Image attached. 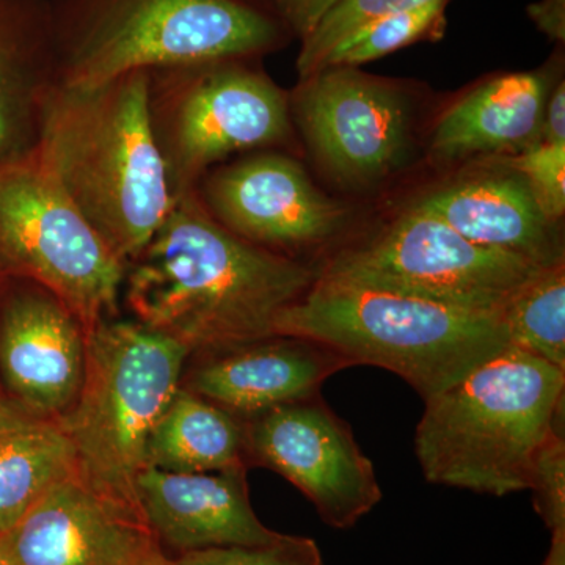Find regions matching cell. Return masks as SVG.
<instances>
[{"label":"cell","mask_w":565,"mask_h":565,"mask_svg":"<svg viewBox=\"0 0 565 565\" xmlns=\"http://www.w3.org/2000/svg\"><path fill=\"white\" fill-rule=\"evenodd\" d=\"M318 270L223 228L196 191L173 195L150 243L126 266L134 319L204 355L275 334Z\"/></svg>","instance_id":"cell-1"},{"label":"cell","mask_w":565,"mask_h":565,"mask_svg":"<svg viewBox=\"0 0 565 565\" xmlns=\"http://www.w3.org/2000/svg\"><path fill=\"white\" fill-rule=\"evenodd\" d=\"M148 71L51 93L36 161L121 262L150 243L173 203L147 110Z\"/></svg>","instance_id":"cell-2"},{"label":"cell","mask_w":565,"mask_h":565,"mask_svg":"<svg viewBox=\"0 0 565 565\" xmlns=\"http://www.w3.org/2000/svg\"><path fill=\"white\" fill-rule=\"evenodd\" d=\"M565 371L508 348L424 401L415 451L430 484L525 492L539 449L564 419Z\"/></svg>","instance_id":"cell-3"},{"label":"cell","mask_w":565,"mask_h":565,"mask_svg":"<svg viewBox=\"0 0 565 565\" xmlns=\"http://www.w3.org/2000/svg\"><path fill=\"white\" fill-rule=\"evenodd\" d=\"M275 334L310 338L353 364L384 367L423 401L511 348L503 313L470 310L316 275L275 322Z\"/></svg>","instance_id":"cell-4"},{"label":"cell","mask_w":565,"mask_h":565,"mask_svg":"<svg viewBox=\"0 0 565 565\" xmlns=\"http://www.w3.org/2000/svg\"><path fill=\"white\" fill-rule=\"evenodd\" d=\"M58 84H102L131 71L258 58L288 28L262 0H51Z\"/></svg>","instance_id":"cell-5"},{"label":"cell","mask_w":565,"mask_h":565,"mask_svg":"<svg viewBox=\"0 0 565 565\" xmlns=\"http://www.w3.org/2000/svg\"><path fill=\"white\" fill-rule=\"evenodd\" d=\"M189 355L180 341L136 319L99 322L87 333L79 396L57 419L73 446L74 475L140 516L137 479L147 468L148 440Z\"/></svg>","instance_id":"cell-6"},{"label":"cell","mask_w":565,"mask_h":565,"mask_svg":"<svg viewBox=\"0 0 565 565\" xmlns=\"http://www.w3.org/2000/svg\"><path fill=\"white\" fill-rule=\"evenodd\" d=\"M253 58H218L148 70L147 110L173 195L196 191L233 152L291 136V107Z\"/></svg>","instance_id":"cell-7"},{"label":"cell","mask_w":565,"mask_h":565,"mask_svg":"<svg viewBox=\"0 0 565 565\" xmlns=\"http://www.w3.org/2000/svg\"><path fill=\"white\" fill-rule=\"evenodd\" d=\"M0 275L54 294L88 333L117 318L126 263L32 154L0 166Z\"/></svg>","instance_id":"cell-8"},{"label":"cell","mask_w":565,"mask_h":565,"mask_svg":"<svg viewBox=\"0 0 565 565\" xmlns=\"http://www.w3.org/2000/svg\"><path fill=\"white\" fill-rule=\"evenodd\" d=\"M544 266L465 239L412 206L381 234L333 256L318 274L470 310L503 313Z\"/></svg>","instance_id":"cell-9"},{"label":"cell","mask_w":565,"mask_h":565,"mask_svg":"<svg viewBox=\"0 0 565 565\" xmlns=\"http://www.w3.org/2000/svg\"><path fill=\"white\" fill-rule=\"evenodd\" d=\"M243 423L244 455L296 486L326 525L349 530L381 503L373 462L321 394Z\"/></svg>","instance_id":"cell-10"},{"label":"cell","mask_w":565,"mask_h":565,"mask_svg":"<svg viewBox=\"0 0 565 565\" xmlns=\"http://www.w3.org/2000/svg\"><path fill=\"white\" fill-rule=\"evenodd\" d=\"M294 111L316 158L337 180L370 184L399 169L411 141L403 96L353 66L303 79Z\"/></svg>","instance_id":"cell-11"},{"label":"cell","mask_w":565,"mask_h":565,"mask_svg":"<svg viewBox=\"0 0 565 565\" xmlns=\"http://www.w3.org/2000/svg\"><path fill=\"white\" fill-rule=\"evenodd\" d=\"M196 193L223 228L281 255L330 239L345 217L344 207L319 192L299 162L277 152L214 167Z\"/></svg>","instance_id":"cell-12"},{"label":"cell","mask_w":565,"mask_h":565,"mask_svg":"<svg viewBox=\"0 0 565 565\" xmlns=\"http://www.w3.org/2000/svg\"><path fill=\"white\" fill-rule=\"evenodd\" d=\"M0 302V375L25 414L61 419L85 374L87 332L79 319L31 281L7 278Z\"/></svg>","instance_id":"cell-13"},{"label":"cell","mask_w":565,"mask_h":565,"mask_svg":"<svg viewBox=\"0 0 565 565\" xmlns=\"http://www.w3.org/2000/svg\"><path fill=\"white\" fill-rule=\"evenodd\" d=\"M3 539L18 565H143L163 556L140 515L76 475L55 482Z\"/></svg>","instance_id":"cell-14"},{"label":"cell","mask_w":565,"mask_h":565,"mask_svg":"<svg viewBox=\"0 0 565 565\" xmlns=\"http://www.w3.org/2000/svg\"><path fill=\"white\" fill-rule=\"evenodd\" d=\"M137 501L159 545L178 555L267 545L281 537L253 511L244 465L210 473H170L147 467L137 479Z\"/></svg>","instance_id":"cell-15"},{"label":"cell","mask_w":565,"mask_h":565,"mask_svg":"<svg viewBox=\"0 0 565 565\" xmlns=\"http://www.w3.org/2000/svg\"><path fill=\"white\" fill-rule=\"evenodd\" d=\"M352 366L330 345L310 338L273 334L210 353L185 388L239 419L321 394L327 379Z\"/></svg>","instance_id":"cell-16"},{"label":"cell","mask_w":565,"mask_h":565,"mask_svg":"<svg viewBox=\"0 0 565 565\" xmlns=\"http://www.w3.org/2000/svg\"><path fill=\"white\" fill-rule=\"evenodd\" d=\"M412 206L471 243L514 253L539 266L564 263L556 223L542 214L525 178L508 167L440 185Z\"/></svg>","instance_id":"cell-17"},{"label":"cell","mask_w":565,"mask_h":565,"mask_svg":"<svg viewBox=\"0 0 565 565\" xmlns=\"http://www.w3.org/2000/svg\"><path fill=\"white\" fill-rule=\"evenodd\" d=\"M57 85L51 0H0V166L33 154Z\"/></svg>","instance_id":"cell-18"},{"label":"cell","mask_w":565,"mask_h":565,"mask_svg":"<svg viewBox=\"0 0 565 565\" xmlns=\"http://www.w3.org/2000/svg\"><path fill=\"white\" fill-rule=\"evenodd\" d=\"M546 98L548 81L544 74L494 77L441 115L430 139V152L441 161L519 154L542 140Z\"/></svg>","instance_id":"cell-19"},{"label":"cell","mask_w":565,"mask_h":565,"mask_svg":"<svg viewBox=\"0 0 565 565\" xmlns=\"http://www.w3.org/2000/svg\"><path fill=\"white\" fill-rule=\"evenodd\" d=\"M74 471L73 446L58 422L0 405V534Z\"/></svg>","instance_id":"cell-20"},{"label":"cell","mask_w":565,"mask_h":565,"mask_svg":"<svg viewBox=\"0 0 565 565\" xmlns=\"http://www.w3.org/2000/svg\"><path fill=\"white\" fill-rule=\"evenodd\" d=\"M243 465V419L180 386L152 429L147 467L210 473Z\"/></svg>","instance_id":"cell-21"},{"label":"cell","mask_w":565,"mask_h":565,"mask_svg":"<svg viewBox=\"0 0 565 565\" xmlns=\"http://www.w3.org/2000/svg\"><path fill=\"white\" fill-rule=\"evenodd\" d=\"M512 348L565 371V266L544 267L503 310Z\"/></svg>","instance_id":"cell-22"},{"label":"cell","mask_w":565,"mask_h":565,"mask_svg":"<svg viewBox=\"0 0 565 565\" xmlns=\"http://www.w3.org/2000/svg\"><path fill=\"white\" fill-rule=\"evenodd\" d=\"M448 0H430L419 6L394 10L377 21L371 22L362 31L353 33L323 62L329 66H353L374 62L408 44L438 35L444 31L445 10Z\"/></svg>","instance_id":"cell-23"},{"label":"cell","mask_w":565,"mask_h":565,"mask_svg":"<svg viewBox=\"0 0 565 565\" xmlns=\"http://www.w3.org/2000/svg\"><path fill=\"white\" fill-rule=\"evenodd\" d=\"M426 2L430 0H334L313 31L302 39V50L297 58L300 79L319 73L333 50L371 22L394 10Z\"/></svg>","instance_id":"cell-24"},{"label":"cell","mask_w":565,"mask_h":565,"mask_svg":"<svg viewBox=\"0 0 565 565\" xmlns=\"http://www.w3.org/2000/svg\"><path fill=\"white\" fill-rule=\"evenodd\" d=\"M500 166L525 178L542 214L557 223L565 212V145L539 141L519 154L503 156Z\"/></svg>","instance_id":"cell-25"},{"label":"cell","mask_w":565,"mask_h":565,"mask_svg":"<svg viewBox=\"0 0 565 565\" xmlns=\"http://www.w3.org/2000/svg\"><path fill=\"white\" fill-rule=\"evenodd\" d=\"M172 561L173 565H323L313 539L288 534L273 544L200 550Z\"/></svg>","instance_id":"cell-26"},{"label":"cell","mask_w":565,"mask_h":565,"mask_svg":"<svg viewBox=\"0 0 565 565\" xmlns=\"http://www.w3.org/2000/svg\"><path fill=\"white\" fill-rule=\"evenodd\" d=\"M534 509L550 533L565 530L564 430H553L535 456L530 487Z\"/></svg>","instance_id":"cell-27"},{"label":"cell","mask_w":565,"mask_h":565,"mask_svg":"<svg viewBox=\"0 0 565 565\" xmlns=\"http://www.w3.org/2000/svg\"><path fill=\"white\" fill-rule=\"evenodd\" d=\"M280 18L288 31L305 39L334 0H262Z\"/></svg>","instance_id":"cell-28"},{"label":"cell","mask_w":565,"mask_h":565,"mask_svg":"<svg viewBox=\"0 0 565 565\" xmlns=\"http://www.w3.org/2000/svg\"><path fill=\"white\" fill-rule=\"evenodd\" d=\"M542 141L565 145V87L557 84L552 95L546 98L544 122H542Z\"/></svg>","instance_id":"cell-29"},{"label":"cell","mask_w":565,"mask_h":565,"mask_svg":"<svg viewBox=\"0 0 565 565\" xmlns=\"http://www.w3.org/2000/svg\"><path fill=\"white\" fill-rule=\"evenodd\" d=\"M531 18L539 28L557 41L565 36V0H542L530 9Z\"/></svg>","instance_id":"cell-30"},{"label":"cell","mask_w":565,"mask_h":565,"mask_svg":"<svg viewBox=\"0 0 565 565\" xmlns=\"http://www.w3.org/2000/svg\"><path fill=\"white\" fill-rule=\"evenodd\" d=\"M542 565H565V530L552 533V544Z\"/></svg>","instance_id":"cell-31"},{"label":"cell","mask_w":565,"mask_h":565,"mask_svg":"<svg viewBox=\"0 0 565 565\" xmlns=\"http://www.w3.org/2000/svg\"><path fill=\"white\" fill-rule=\"evenodd\" d=\"M0 565H18L14 557L11 556L9 546L6 544L3 534H0Z\"/></svg>","instance_id":"cell-32"},{"label":"cell","mask_w":565,"mask_h":565,"mask_svg":"<svg viewBox=\"0 0 565 565\" xmlns=\"http://www.w3.org/2000/svg\"><path fill=\"white\" fill-rule=\"evenodd\" d=\"M143 565H173V561L169 559L166 555L158 557V559H152L150 563Z\"/></svg>","instance_id":"cell-33"},{"label":"cell","mask_w":565,"mask_h":565,"mask_svg":"<svg viewBox=\"0 0 565 565\" xmlns=\"http://www.w3.org/2000/svg\"><path fill=\"white\" fill-rule=\"evenodd\" d=\"M0 405H2V403H0Z\"/></svg>","instance_id":"cell-34"}]
</instances>
